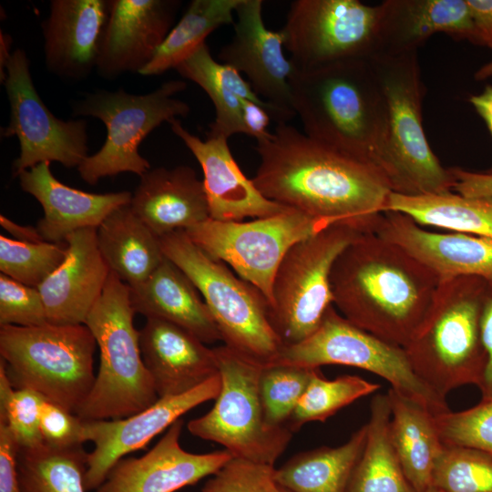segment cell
Segmentation results:
<instances>
[{
    "label": "cell",
    "mask_w": 492,
    "mask_h": 492,
    "mask_svg": "<svg viewBox=\"0 0 492 492\" xmlns=\"http://www.w3.org/2000/svg\"><path fill=\"white\" fill-rule=\"evenodd\" d=\"M47 323L40 292L0 274V326H38Z\"/></svg>",
    "instance_id": "43"
},
{
    "label": "cell",
    "mask_w": 492,
    "mask_h": 492,
    "mask_svg": "<svg viewBox=\"0 0 492 492\" xmlns=\"http://www.w3.org/2000/svg\"><path fill=\"white\" fill-rule=\"evenodd\" d=\"M357 367L386 380L394 388L427 406L436 415L447 412L446 397L426 386L414 373L403 347L387 343L345 319L330 306L313 333L284 345L271 365L320 368Z\"/></svg>",
    "instance_id": "12"
},
{
    "label": "cell",
    "mask_w": 492,
    "mask_h": 492,
    "mask_svg": "<svg viewBox=\"0 0 492 492\" xmlns=\"http://www.w3.org/2000/svg\"><path fill=\"white\" fill-rule=\"evenodd\" d=\"M87 453L82 446L55 448L43 443L21 448L17 468L23 492H87Z\"/></svg>",
    "instance_id": "36"
},
{
    "label": "cell",
    "mask_w": 492,
    "mask_h": 492,
    "mask_svg": "<svg viewBox=\"0 0 492 492\" xmlns=\"http://www.w3.org/2000/svg\"><path fill=\"white\" fill-rule=\"evenodd\" d=\"M274 466L233 457L205 483L200 492H270Z\"/></svg>",
    "instance_id": "44"
},
{
    "label": "cell",
    "mask_w": 492,
    "mask_h": 492,
    "mask_svg": "<svg viewBox=\"0 0 492 492\" xmlns=\"http://www.w3.org/2000/svg\"><path fill=\"white\" fill-rule=\"evenodd\" d=\"M366 434L364 424L339 446L298 453L282 466L274 467L273 482L286 492H346Z\"/></svg>",
    "instance_id": "32"
},
{
    "label": "cell",
    "mask_w": 492,
    "mask_h": 492,
    "mask_svg": "<svg viewBox=\"0 0 492 492\" xmlns=\"http://www.w3.org/2000/svg\"><path fill=\"white\" fill-rule=\"evenodd\" d=\"M0 223L4 229L16 238L15 240L32 242L44 241L37 228L16 224L4 215L0 216Z\"/></svg>",
    "instance_id": "52"
},
{
    "label": "cell",
    "mask_w": 492,
    "mask_h": 492,
    "mask_svg": "<svg viewBox=\"0 0 492 492\" xmlns=\"http://www.w3.org/2000/svg\"><path fill=\"white\" fill-rule=\"evenodd\" d=\"M289 83L304 134L374 167L387 179L386 106L367 59L295 67Z\"/></svg>",
    "instance_id": "3"
},
{
    "label": "cell",
    "mask_w": 492,
    "mask_h": 492,
    "mask_svg": "<svg viewBox=\"0 0 492 492\" xmlns=\"http://www.w3.org/2000/svg\"><path fill=\"white\" fill-rule=\"evenodd\" d=\"M272 116L273 111L270 106L243 100L241 106L243 134L253 137L256 140L263 138L269 133L268 127Z\"/></svg>",
    "instance_id": "49"
},
{
    "label": "cell",
    "mask_w": 492,
    "mask_h": 492,
    "mask_svg": "<svg viewBox=\"0 0 492 492\" xmlns=\"http://www.w3.org/2000/svg\"><path fill=\"white\" fill-rule=\"evenodd\" d=\"M492 77V60L481 66L474 74L477 81H484Z\"/></svg>",
    "instance_id": "54"
},
{
    "label": "cell",
    "mask_w": 492,
    "mask_h": 492,
    "mask_svg": "<svg viewBox=\"0 0 492 492\" xmlns=\"http://www.w3.org/2000/svg\"><path fill=\"white\" fill-rule=\"evenodd\" d=\"M362 232L336 224L295 243L274 276L270 322L283 346L298 343L320 325L333 304L330 276L341 252Z\"/></svg>",
    "instance_id": "11"
},
{
    "label": "cell",
    "mask_w": 492,
    "mask_h": 492,
    "mask_svg": "<svg viewBox=\"0 0 492 492\" xmlns=\"http://www.w3.org/2000/svg\"><path fill=\"white\" fill-rule=\"evenodd\" d=\"M4 86L10 106L4 138L15 136L20 153L13 163L14 176L43 162L56 161L74 168L88 157L87 122L62 120L45 105L29 70V60L21 48L13 51L5 66Z\"/></svg>",
    "instance_id": "15"
},
{
    "label": "cell",
    "mask_w": 492,
    "mask_h": 492,
    "mask_svg": "<svg viewBox=\"0 0 492 492\" xmlns=\"http://www.w3.org/2000/svg\"><path fill=\"white\" fill-rule=\"evenodd\" d=\"M186 87L183 80H169L145 95H133L119 88L89 93L75 101L73 116L97 118L107 128L100 149L78 166L81 179L94 185L104 177L123 172L141 177L150 169L138 147L163 122L189 115V104L176 97Z\"/></svg>",
    "instance_id": "9"
},
{
    "label": "cell",
    "mask_w": 492,
    "mask_h": 492,
    "mask_svg": "<svg viewBox=\"0 0 492 492\" xmlns=\"http://www.w3.org/2000/svg\"><path fill=\"white\" fill-rule=\"evenodd\" d=\"M270 492H286L282 488L279 487L275 483L272 481L270 485Z\"/></svg>",
    "instance_id": "55"
},
{
    "label": "cell",
    "mask_w": 492,
    "mask_h": 492,
    "mask_svg": "<svg viewBox=\"0 0 492 492\" xmlns=\"http://www.w3.org/2000/svg\"><path fill=\"white\" fill-rule=\"evenodd\" d=\"M468 101L483 119L492 137V85L485 86L480 94L470 96ZM487 171L492 173V167Z\"/></svg>",
    "instance_id": "51"
},
{
    "label": "cell",
    "mask_w": 492,
    "mask_h": 492,
    "mask_svg": "<svg viewBox=\"0 0 492 492\" xmlns=\"http://www.w3.org/2000/svg\"><path fill=\"white\" fill-rule=\"evenodd\" d=\"M251 179L267 199L330 224L374 232L392 192L374 167L322 144L289 123L256 140Z\"/></svg>",
    "instance_id": "1"
},
{
    "label": "cell",
    "mask_w": 492,
    "mask_h": 492,
    "mask_svg": "<svg viewBox=\"0 0 492 492\" xmlns=\"http://www.w3.org/2000/svg\"><path fill=\"white\" fill-rule=\"evenodd\" d=\"M45 398L38 393L13 387L0 360V423H5L21 448H32L44 443L40 430V414Z\"/></svg>",
    "instance_id": "41"
},
{
    "label": "cell",
    "mask_w": 492,
    "mask_h": 492,
    "mask_svg": "<svg viewBox=\"0 0 492 492\" xmlns=\"http://www.w3.org/2000/svg\"><path fill=\"white\" fill-rule=\"evenodd\" d=\"M380 387L379 384L358 375L346 374L328 380L317 368L287 427L293 433L306 423H323L342 408L378 391Z\"/></svg>",
    "instance_id": "37"
},
{
    "label": "cell",
    "mask_w": 492,
    "mask_h": 492,
    "mask_svg": "<svg viewBox=\"0 0 492 492\" xmlns=\"http://www.w3.org/2000/svg\"><path fill=\"white\" fill-rule=\"evenodd\" d=\"M65 242L67 250L64 261L37 289L48 323L85 324L110 270L98 250L96 228L77 230Z\"/></svg>",
    "instance_id": "23"
},
{
    "label": "cell",
    "mask_w": 492,
    "mask_h": 492,
    "mask_svg": "<svg viewBox=\"0 0 492 492\" xmlns=\"http://www.w3.org/2000/svg\"><path fill=\"white\" fill-rule=\"evenodd\" d=\"M169 124L202 169L210 219L241 221L247 217L265 218L293 210L267 199L260 192L234 159L228 139L206 137L202 140L188 131L179 118L170 120Z\"/></svg>",
    "instance_id": "20"
},
{
    "label": "cell",
    "mask_w": 492,
    "mask_h": 492,
    "mask_svg": "<svg viewBox=\"0 0 492 492\" xmlns=\"http://www.w3.org/2000/svg\"><path fill=\"white\" fill-rule=\"evenodd\" d=\"M430 487L442 492H492V456L470 447L444 445Z\"/></svg>",
    "instance_id": "38"
},
{
    "label": "cell",
    "mask_w": 492,
    "mask_h": 492,
    "mask_svg": "<svg viewBox=\"0 0 492 492\" xmlns=\"http://www.w3.org/2000/svg\"><path fill=\"white\" fill-rule=\"evenodd\" d=\"M262 6V0H241L234 35L218 58L247 77L253 91L273 108L276 124L289 123L296 117L289 83L295 67L284 56L282 31L266 27Z\"/></svg>",
    "instance_id": "16"
},
{
    "label": "cell",
    "mask_w": 492,
    "mask_h": 492,
    "mask_svg": "<svg viewBox=\"0 0 492 492\" xmlns=\"http://www.w3.org/2000/svg\"><path fill=\"white\" fill-rule=\"evenodd\" d=\"M20 446L5 423H0V492H23L17 468Z\"/></svg>",
    "instance_id": "46"
},
{
    "label": "cell",
    "mask_w": 492,
    "mask_h": 492,
    "mask_svg": "<svg viewBox=\"0 0 492 492\" xmlns=\"http://www.w3.org/2000/svg\"><path fill=\"white\" fill-rule=\"evenodd\" d=\"M139 346L159 398L185 394L219 374L214 349L167 321L147 319Z\"/></svg>",
    "instance_id": "24"
},
{
    "label": "cell",
    "mask_w": 492,
    "mask_h": 492,
    "mask_svg": "<svg viewBox=\"0 0 492 492\" xmlns=\"http://www.w3.org/2000/svg\"><path fill=\"white\" fill-rule=\"evenodd\" d=\"M477 46L492 49V0H466Z\"/></svg>",
    "instance_id": "50"
},
{
    "label": "cell",
    "mask_w": 492,
    "mask_h": 492,
    "mask_svg": "<svg viewBox=\"0 0 492 492\" xmlns=\"http://www.w3.org/2000/svg\"><path fill=\"white\" fill-rule=\"evenodd\" d=\"M12 38L6 33L1 31L0 33V80L3 84L5 77V66L8 62L11 55Z\"/></svg>",
    "instance_id": "53"
},
{
    "label": "cell",
    "mask_w": 492,
    "mask_h": 492,
    "mask_svg": "<svg viewBox=\"0 0 492 492\" xmlns=\"http://www.w3.org/2000/svg\"><path fill=\"white\" fill-rule=\"evenodd\" d=\"M136 313L176 324L204 343L222 341L218 326L190 278L166 257L143 282L129 287Z\"/></svg>",
    "instance_id": "28"
},
{
    "label": "cell",
    "mask_w": 492,
    "mask_h": 492,
    "mask_svg": "<svg viewBox=\"0 0 492 492\" xmlns=\"http://www.w3.org/2000/svg\"><path fill=\"white\" fill-rule=\"evenodd\" d=\"M221 388L212 408L188 423L190 433L221 445L233 457L274 466L292 436L265 421L259 381L262 366L226 345L213 348Z\"/></svg>",
    "instance_id": "10"
},
{
    "label": "cell",
    "mask_w": 492,
    "mask_h": 492,
    "mask_svg": "<svg viewBox=\"0 0 492 492\" xmlns=\"http://www.w3.org/2000/svg\"><path fill=\"white\" fill-rule=\"evenodd\" d=\"M379 8L374 56L415 52L439 33L477 45L466 0H385L379 4Z\"/></svg>",
    "instance_id": "26"
},
{
    "label": "cell",
    "mask_w": 492,
    "mask_h": 492,
    "mask_svg": "<svg viewBox=\"0 0 492 492\" xmlns=\"http://www.w3.org/2000/svg\"><path fill=\"white\" fill-rule=\"evenodd\" d=\"M380 8L358 0H295L283 27L284 48L297 69L369 59L378 46Z\"/></svg>",
    "instance_id": "14"
},
{
    "label": "cell",
    "mask_w": 492,
    "mask_h": 492,
    "mask_svg": "<svg viewBox=\"0 0 492 492\" xmlns=\"http://www.w3.org/2000/svg\"><path fill=\"white\" fill-rule=\"evenodd\" d=\"M96 340L86 324L0 326V355L15 389L76 414L94 382Z\"/></svg>",
    "instance_id": "6"
},
{
    "label": "cell",
    "mask_w": 492,
    "mask_h": 492,
    "mask_svg": "<svg viewBox=\"0 0 492 492\" xmlns=\"http://www.w3.org/2000/svg\"><path fill=\"white\" fill-rule=\"evenodd\" d=\"M387 394H376L370 404L365 445L346 492H416L393 446Z\"/></svg>",
    "instance_id": "33"
},
{
    "label": "cell",
    "mask_w": 492,
    "mask_h": 492,
    "mask_svg": "<svg viewBox=\"0 0 492 492\" xmlns=\"http://www.w3.org/2000/svg\"><path fill=\"white\" fill-rule=\"evenodd\" d=\"M17 177L21 189L43 208L44 217L36 228L48 242H64L77 230L97 229L113 210L129 204L132 198L129 191L90 193L74 189L52 174L49 162L40 163Z\"/></svg>",
    "instance_id": "25"
},
{
    "label": "cell",
    "mask_w": 492,
    "mask_h": 492,
    "mask_svg": "<svg viewBox=\"0 0 492 492\" xmlns=\"http://www.w3.org/2000/svg\"><path fill=\"white\" fill-rule=\"evenodd\" d=\"M98 250L109 268L129 287L145 282L165 256L160 238L129 204L113 210L97 228Z\"/></svg>",
    "instance_id": "30"
},
{
    "label": "cell",
    "mask_w": 492,
    "mask_h": 492,
    "mask_svg": "<svg viewBox=\"0 0 492 492\" xmlns=\"http://www.w3.org/2000/svg\"><path fill=\"white\" fill-rule=\"evenodd\" d=\"M444 445L470 447L492 456V398L467 409L435 416Z\"/></svg>",
    "instance_id": "42"
},
{
    "label": "cell",
    "mask_w": 492,
    "mask_h": 492,
    "mask_svg": "<svg viewBox=\"0 0 492 492\" xmlns=\"http://www.w3.org/2000/svg\"><path fill=\"white\" fill-rule=\"evenodd\" d=\"M129 205L159 238L210 219L203 181L186 165L149 169L140 177Z\"/></svg>",
    "instance_id": "27"
},
{
    "label": "cell",
    "mask_w": 492,
    "mask_h": 492,
    "mask_svg": "<svg viewBox=\"0 0 492 492\" xmlns=\"http://www.w3.org/2000/svg\"><path fill=\"white\" fill-rule=\"evenodd\" d=\"M241 0H192L179 21L171 28L151 60L140 70L142 76H158L176 68L206 37L222 26L233 25Z\"/></svg>",
    "instance_id": "35"
},
{
    "label": "cell",
    "mask_w": 492,
    "mask_h": 492,
    "mask_svg": "<svg viewBox=\"0 0 492 492\" xmlns=\"http://www.w3.org/2000/svg\"><path fill=\"white\" fill-rule=\"evenodd\" d=\"M386 106L387 179L403 195L453 191L455 179L433 152L423 126L425 86L417 51L367 59Z\"/></svg>",
    "instance_id": "7"
},
{
    "label": "cell",
    "mask_w": 492,
    "mask_h": 492,
    "mask_svg": "<svg viewBox=\"0 0 492 492\" xmlns=\"http://www.w3.org/2000/svg\"><path fill=\"white\" fill-rule=\"evenodd\" d=\"M183 422L173 423L149 452L123 457L96 492H175L212 476L233 456L227 450L194 454L179 443Z\"/></svg>",
    "instance_id": "18"
},
{
    "label": "cell",
    "mask_w": 492,
    "mask_h": 492,
    "mask_svg": "<svg viewBox=\"0 0 492 492\" xmlns=\"http://www.w3.org/2000/svg\"><path fill=\"white\" fill-rule=\"evenodd\" d=\"M175 69L182 77L200 87L214 106L215 118L209 125L206 137L229 139L234 134L244 133L241 119L243 100L270 106L253 91L240 72L217 62L206 43L200 45ZM272 109L273 120L274 110Z\"/></svg>",
    "instance_id": "31"
},
{
    "label": "cell",
    "mask_w": 492,
    "mask_h": 492,
    "mask_svg": "<svg viewBox=\"0 0 492 492\" xmlns=\"http://www.w3.org/2000/svg\"><path fill=\"white\" fill-rule=\"evenodd\" d=\"M384 211L405 214L420 226L492 239V197H465L454 191L415 196L392 191Z\"/></svg>",
    "instance_id": "34"
},
{
    "label": "cell",
    "mask_w": 492,
    "mask_h": 492,
    "mask_svg": "<svg viewBox=\"0 0 492 492\" xmlns=\"http://www.w3.org/2000/svg\"><path fill=\"white\" fill-rule=\"evenodd\" d=\"M480 332L487 355V364L478 389L481 393V399H490L492 398V281H487L483 296Z\"/></svg>",
    "instance_id": "47"
},
{
    "label": "cell",
    "mask_w": 492,
    "mask_h": 492,
    "mask_svg": "<svg viewBox=\"0 0 492 492\" xmlns=\"http://www.w3.org/2000/svg\"><path fill=\"white\" fill-rule=\"evenodd\" d=\"M486 285L477 276L442 281L424 321L403 347L416 376L443 397L482 382L487 355L480 316Z\"/></svg>",
    "instance_id": "4"
},
{
    "label": "cell",
    "mask_w": 492,
    "mask_h": 492,
    "mask_svg": "<svg viewBox=\"0 0 492 492\" xmlns=\"http://www.w3.org/2000/svg\"><path fill=\"white\" fill-rule=\"evenodd\" d=\"M441 281L401 247L363 233L335 260L333 304L353 324L404 347L427 314Z\"/></svg>",
    "instance_id": "2"
},
{
    "label": "cell",
    "mask_w": 492,
    "mask_h": 492,
    "mask_svg": "<svg viewBox=\"0 0 492 492\" xmlns=\"http://www.w3.org/2000/svg\"><path fill=\"white\" fill-rule=\"evenodd\" d=\"M221 388L220 374L179 395L159 397L148 408L125 418L84 420L83 441L94 443L87 453L85 487L97 490L114 465L144 448L152 438L200 404L215 399Z\"/></svg>",
    "instance_id": "17"
},
{
    "label": "cell",
    "mask_w": 492,
    "mask_h": 492,
    "mask_svg": "<svg viewBox=\"0 0 492 492\" xmlns=\"http://www.w3.org/2000/svg\"><path fill=\"white\" fill-rule=\"evenodd\" d=\"M110 0H52L42 23L46 68L67 80H82L97 67Z\"/></svg>",
    "instance_id": "22"
},
{
    "label": "cell",
    "mask_w": 492,
    "mask_h": 492,
    "mask_svg": "<svg viewBox=\"0 0 492 492\" xmlns=\"http://www.w3.org/2000/svg\"><path fill=\"white\" fill-rule=\"evenodd\" d=\"M316 369L294 365L262 366L259 389L268 425L287 427Z\"/></svg>",
    "instance_id": "40"
},
{
    "label": "cell",
    "mask_w": 492,
    "mask_h": 492,
    "mask_svg": "<svg viewBox=\"0 0 492 492\" xmlns=\"http://www.w3.org/2000/svg\"><path fill=\"white\" fill-rule=\"evenodd\" d=\"M425 492H442V491H440L439 489H437V488H436L434 487H429L428 489Z\"/></svg>",
    "instance_id": "56"
},
{
    "label": "cell",
    "mask_w": 492,
    "mask_h": 492,
    "mask_svg": "<svg viewBox=\"0 0 492 492\" xmlns=\"http://www.w3.org/2000/svg\"><path fill=\"white\" fill-rule=\"evenodd\" d=\"M374 233L401 247L434 272L441 282L458 276L492 281L490 238L429 231L408 216L395 211L382 214Z\"/></svg>",
    "instance_id": "21"
},
{
    "label": "cell",
    "mask_w": 492,
    "mask_h": 492,
    "mask_svg": "<svg viewBox=\"0 0 492 492\" xmlns=\"http://www.w3.org/2000/svg\"><path fill=\"white\" fill-rule=\"evenodd\" d=\"M179 5L177 0H110L96 67L99 76L139 73L171 30Z\"/></svg>",
    "instance_id": "19"
},
{
    "label": "cell",
    "mask_w": 492,
    "mask_h": 492,
    "mask_svg": "<svg viewBox=\"0 0 492 492\" xmlns=\"http://www.w3.org/2000/svg\"><path fill=\"white\" fill-rule=\"evenodd\" d=\"M64 242L24 241L0 235L1 273L27 286L38 288L64 261Z\"/></svg>",
    "instance_id": "39"
},
{
    "label": "cell",
    "mask_w": 492,
    "mask_h": 492,
    "mask_svg": "<svg viewBox=\"0 0 492 492\" xmlns=\"http://www.w3.org/2000/svg\"><path fill=\"white\" fill-rule=\"evenodd\" d=\"M84 420L76 414L45 399L40 414L44 443L55 448L82 446Z\"/></svg>",
    "instance_id": "45"
},
{
    "label": "cell",
    "mask_w": 492,
    "mask_h": 492,
    "mask_svg": "<svg viewBox=\"0 0 492 492\" xmlns=\"http://www.w3.org/2000/svg\"><path fill=\"white\" fill-rule=\"evenodd\" d=\"M391 408L390 437L403 470L416 490L425 492L444 447L436 415L425 405L394 389L387 391Z\"/></svg>",
    "instance_id": "29"
},
{
    "label": "cell",
    "mask_w": 492,
    "mask_h": 492,
    "mask_svg": "<svg viewBox=\"0 0 492 492\" xmlns=\"http://www.w3.org/2000/svg\"><path fill=\"white\" fill-rule=\"evenodd\" d=\"M135 313L129 286L110 272L85 321L99 349V367L89 395L76 412L83 420L125 418L159 399L142 359Z\"/></svg>",
    "instance_id": "5"
},
{
    "label": "cell",
    "mask_w": 492,
    "mask_h": 492,
    "mask_svg": "<svg viewBox=\"0 0 492 492\" xmlns=\"http://www.w3.org/2000/svg\"><path fill=\"white\" fill-rule=\"evenodd\" d=\"M332 225L292 210L251 221L208 219L185 232L208 256L230 265L256 287L271 306L274 276L287 251Z\"/></svg>",
    "instance_id": "13"
},
{
    "label": "cell",
    "mask_w": 492,
    "mask_h": 492,
    "mask_svg": "<svg viewBox=\"0 0 492 492\" xmlns=\"http://www.w3.org/2000/svg\"><path fill=\"white\" fill-rule=\"evenodd\" d=\"M160 242L164 256L200 292L224 345L261 366L272 364L283 343L270 322L262 293L208 256L184 230L160 237Z\"/></svg>",
    "instance_id": "8"
},
{
    "label": "cell",
    "mask_w": 492,
    "mask_h": 492,
    "mask_svg": "<svg viewBox=\"0 0 492 492\" xmlns=\"http://www.w3.org/2000/svg\"><path fill=\"white\" fill-rule=\"evenodd\" d=\"M454 179L453 191L465 197H492V173L449 168Z\"/></svg>",
    "instance_id": "48"
}]
</instances>
